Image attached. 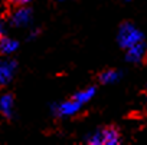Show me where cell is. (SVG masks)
Returning <instances> with one entry per match:
<instances>
[{
  "label": "cell",
  "instance_id": "6",
  "mask_svg": "<svg viewBox=\"0 0 147 145\" xmlns=\"http://www.w3.org/2000/svg\"><path fill=\"white\" fill-rule=\"evenodd\" d=\"M146 55H147V49H146V46H144L143 42L141 43H137V45H134V46H131L128 49H125V59L128 62H131V63H140V62H143L144 57H146Z\"/></svg>",
  "mask_w": 147,
  "mask_h": 145
},
{
  "label": "cell",
  "instance_id": "9",
  "mask_svg": "<svg viewBox=\"0 0 147 145\" xmlns=\"http://www.w3.org/2000/svg\"><path fill=\"white\" fill-rule=\"evenodd\" d=\"M19 47V43L15 40V39H10L7 37L6 35L0 37V52L5 53V55H10L13 52H16Z\"/></svg>",
  "mask_w": 147,
  "mask_h": 145
},
{
  "label": "cell",
  "instance_id": "13",
  "mask_svg": "<svg viewBox=\"0 0 147 145\" xmlns=\"http://www.w3.org/2000/svg\"><path fill=\"white\" fill-rule=\"evenodd\" d=\"M146 96H147V89H146Z\"/></svg>",
  "mask_w": 147,
  "mask_h": 145
},
{
  "label": "cell",
  "instance_id": "7",
  "mask_svg": "<svg viewBox=\"0 0 147 145\" xmlns=\"http://www.w3.org/2000/svg\"><path fill=\"white\" fill-rule=\"evenodd\" d=\"M13 108H15V101L10 94H5L0 96V114L5 118L10 119L13 116Z\"/></svg>",
  "mask_w": 147,
  "mask_h": 145
},
{
  "label": "cell",
  "instance_id": "4",
  "mask_svg": "<svg viewBox=\"0 0 147 145\" xmlns=\"http://www.w3.org/2000/svg\"><path fill=\"white\" fill-rule=\"evenodd\" d=\"M10 23L15 27H23L32 20V10L25 6H18V9L10 15Z\"/></svg>",
  "mask_w": 147,
  "mask_h": 145
},
{
  "label": "cell",
  "instance_id": "10",
  "mask_svg": "<svg viewBox=\"0 0 147 145\" xmlns=\"http://www.w3.org/2000/svg\"><path fill=\"white\" fill-rule=\"evenodd\" d=\"M94 96H95V88H94V86H90V88H87V89H82V91L77 92L72 98H74V99H77L80 104L85 105V104H88Z\"/></svg>",
  "mask_w": 147,
  "mask_h": 145
},
{
  "label": "cell",
  "instance_id": "3",
  "mask_svg": "<svg viewBox=\"0 0 147 145\" xmlns=\"http://www.w3.org/2000/svg\"><path fill=\"white\" fill-rule=\"evenodd\" d=\"M82 108V104H80L77 99H68V101H63L61 104H56L53 106V112L58 115V116H72L80 112V109Z\"/></svg>",
  "mask_w": 147,
  "mask_h": 145
},
{
  "label": "cell",
  "instance_id": "8",
  "mask_svg": "<svg viewBox=\"0 0 147 145\" xmlns=\"http://www.w3.org/2000/svg\"><path fill=\"white\" fill-rule=\"evenodd\" d=\"M120 78H121V72L117 69H107L98 75V81L104 85L115 84L117 81H120Z\"/></svg>",
  "mask_w": 147,
  "mask_h": 145
},
{
  "label": "cell",
  "instance_id": "5",
  "mask_svg": "<svg viewBox=\"0 0 147 145\" xmlns=\"http://www.w3.org/2000/svg\"><path fill=\"white\" fill-rule=\"evenodd\" d=\"M16 62L15 60H3L0 62V86L7 85L16 72Z\"/></svg>",
  "mask_w": 147,
  "mask_h": 145
},
{
  "label": "cell",
  "instance_id": "12",
  "mask_svg": "<svg viewBox=\"0 0 147 145\" xmlns=\"http://www.w3.org/2000/svg\"><path fill=\"white\" fill-rule=\"evenodd\" d=\"M32 2V0H12V3L16 5V6H26Z\"/></svg>",
  "mask_w": 147,
  "mask_h": 145
},
{
  "label": "cell",
  "instance_id": "11",
  "mask_svg": "<svg viewBox=\"0 0 147 145\" xmlns=\"http://www.w3.org/2000/svg\"><path fill=\"white\" fill-rule=\"evenodd\" d=\"M5 35H6V22L2 16H0V37L5 36Z\"/></svg>",
  "mask_w": 147,
  "mask_h": 145
},
{
  "label": "cell",
  "instance_id": "1",
  "mask_svg": "<svg viewBox=\"0 0 147 145\" xmlns=\"http://www.w3.org/2000/svg\"><path fill=\"white\" fill-rule=\"evenodd\" d=\"M117 40H118V45L123 47V49H128L137 43H141L144 40V36L141 33L140 29H137L134 25L131 23H123L118 29V33H117Z\"/></svg>",
  "mask_w": 147,
  "mask_h": 145
},
{
  "label": "cell",
  "instance_id": "2",
  "mask_svg": "<svg viewBox=\"0 0 147 145\" xmlns=\"http://www.w3.org/2000/svg\"><path fill=\"white\" fill-rule=\"evenodd\" d=\"M120 142H121L120 131L114 126L98 129L87 138V144L90 145H117Z\"/></svg>",
  "mask_w": 147,
  "mask_h": 145
}]
</instances>
